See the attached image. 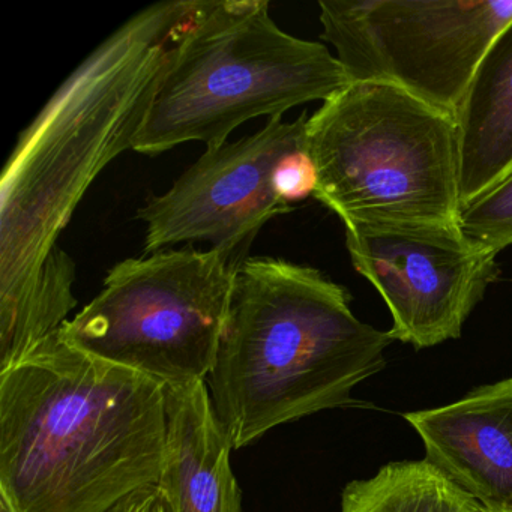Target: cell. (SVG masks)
<instances>
[{"label": "cell", "mask_w": 512, "mask_h": 512, "mask_svg": "<svg viewBox=\"0 0 512 512\" xmlns=\"http://www.w3.org/2000/svg\"><path fill=\"white\" fill-rule=\"evenodd\" d=\"M166 388L59 331L0 371V512H109L157 485Z\"/></svg>", "instance_id": "6da1fadb"}, {"label": "cell", "mask_w": 512, "mask_h": 512, "mask_svg": "<svg viewBox=\"0 0 512 512\" xmlns=\"http://www.w3.org/2000/svg\"><path fill=\"white\" fill-rule=\"evenodd\" d=\"M196 4L160 2L134 14L20 134L0 182V316L31 289L92 182L133 149Z\"/></svg>", "instance_id": "7a4b0ae2"}, {"label": "cell", "mask_w": 512, "mask_h": 512, "mask_svg": "<svg viewBox=\"0 0 512 512\" xmlns=\"http://www.w3.org/2000/svg\"><path fill=\"white\" fill-rule=\"evenodd\" d=\"M352 296L319 269L278 257L236 268L208 388L233 451L272 428L353 403L385 368L388 331L361 322Z\"/></svg>", "instance_id": "3957f363"}, {"label": "cell", "mask_w": 512, "mask_h": 512, "mask_svg": "<svg viewBox=\"0 0 512 512\" xmlns=\"http://www.w3.org/2000/svg\"><path fill=\"white\" fill-rule=\"evenodd\" d=\"M349 85L323 44L284 32L268 0H197L170 50L133 151L158 155L188 142L224 145L245 122L283 118Z\"/></svg>", "instance_id": "277c9868"}, {"label": "cell", "mask_w": 512, "mask_h": 512, "mask_svg": "<svg viewBox=\"0 0 512 512\" xmlns=\"http://www.w3.org/2000/svg\"><path fill=\"white\" fill-rule=\"evenodd\" d=\"M316 197L343 224L458 223L454 116L383 83H349L307 121Z\"/></svg>", "instance_id": "5b68a950"}, {"label": "cell", "mask_w": 512, "mask_h": 512, "mask_svg": "<svg viewBox=\"0 0 512 512\" xmlns=\"http://www.w3.org/2000/svg\"><path fill=\"white\" fill-rule=\"evenodd\" d=\"M236 268L215 248L122 260L59 334L71 346L167 388L206 382L226 328Z\"/></svg>", "instance_id": "8992f818"}, {"label": "cell", "mask_w": 512, "mask_h": 512, "mask_svg": "<svg viewBox=\"0 0 512 512\" xmlns=\"http://www.w3.org/2000/svg\"><path fill=\"white\" fill-rule=\"evenodd\" d=\"M319 8L322 38L349 83L394 86L454 118L512 20V0H322Z\"/></svg>", "instance_id": "52a82bcc"}, {"label": "cell", "mask_w": 512, "mask_h": 512, "mask_svg": "<svg viewBox=\"0 0 512 512\" xmlns=\"http://www.w3.org/2000/svg\"><path fill=\"white\" fill-rule=\"evenodd\" d=\"M353 268L382 296L392 340L428 349L461 337L464 323L499 278L496 254L460 223L344 224Z\"/></svg>", "instance_id": "ba28073f"}, {"label": "cell", "mask_w": 512, "mask_h": 512, "mask_svg": "<svg viewBox=\"0 0 512 512\" xmlns=\"http://www.w3.org/2000/svg\"><path fill=\"white\" fill-rule=\"evenodd\" d=\"M307 121V113L292 122L268 119L257 133L206 148L166 193L137 211L146 226L145 254L209 242L241 265L262 227L292 212L275 196L272 172L284 154L307 146Z\"/></svg>", "instance_id": "9c48e42d"}, {"label": "cell", "mask_w": 512, "mask_h": 512, "mask_svg": "<svg viewBox=\"0 0 512 512\" xmlns=\"http://www.w3.org/2000/svg\"><path fill=\"white\" fill-rule=\"evenodd\" d=\"M425 458L487 512L512 511V377L463 398L404 413Z\"/></svg>", "instance_id": "30bf717a"}, {"label": "cell", "mask_w": 512, "mask_h": 512, "mask_svg": "<svg viewBox=\"0 0 512 512\" xmlns=\"http://www.w3.org/2000/svg\"><path fill=\"white\" fill-rule=\"evenodd\" d=\"M166 454L157 487L169 512H242L232 442L206 382L166 388Z\"/></svg>", "instance_id": "8fae6325"}, {"label": "cell", "mask_w": 512, "mask_h": 512, "mask_svg": "<svg viewBox=\"0 0 512 512\" xmlns=\"http://www.w3.org/2000/svg\"><path fill=\"white\" fill-rule=\"evenodd\" d=\"M455 121L464 208L512 170V20L479 62Z\"/></svg>", "instance_id": "7c38bea8"}, {"label": "cell", "mask_w": 512, "mask_h": 512, "mask_svg": "<svg viewBox=\"0 0 512 512\" xmlns=\"http://www.w3.org/2000/svg\"><path fill=\"white\" fill-rule=\"evenodd\" d=\"M340 512H487L427 460L392 461L349 482Z\"/></svg>", "instance_id": "4fadbf2b"}, {"label": "cell", "mask_w": 512, "mask_h": 512, "mask_svg": "<svg viewBox=\"0 0 512 512\" xmlns=\"http://www.w3.org/2000/svg\"><path fill=\"white\" fill-rule=\"evenodd\" d=\"M461 230L493 254L512 245V170L487 193L461 208Z\"/></svg>", "instance_id": "5bb4252c"}, {"label": "cell", "mask_w": 512, "mask_h": 512, "mask_svg": "<svg viewBox=\"0 0 512 512\" xmlns=\"http://www.w3.org/2000/svg\"><path fill=\"white\" fill-rule=\"evenodd\" d=\"M317 187H319V173L308 151V143L304 148L287 152L275 164L272 172V188L275 196L286 205L290 206L314 196Z\"/></svg>", "instance_id": "9a60e30c"}, {"label": "cell", "mask_w": 512, "mask_h": 512, "mask_svg": "<svg viewBox=\"0 0 512 512\" xmlns=\"http://www.w3.org/2000/svg\"><path fill=\"white\" fill-rule=\"evenodd\" d=\"M109 512H169V508L160 488L151 485L131 494Z\"/></svg>", "instance_id": "2e32d148"}, {"label": "cell", "mask_w": 512, "mask_h": 512, "mask_svg": "<svg viewBox=\"0 0 512 512\" xmlns=\"http://www.w3.org/2000/svg\"><path fill=\"white\" fill-rule=\"evenodd\" d=\"M512 512V511H511Z\"/></svg>", "instance_id": "e0dca14e"}]
</instances>
